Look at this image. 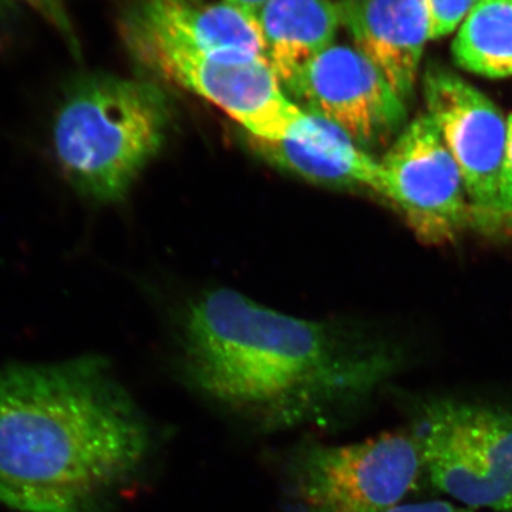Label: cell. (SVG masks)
Segmentation results:
<instances>
[{
  "instance_id": "6da1fadb",
  "label": "cell",
  "mask_w": 512,
  "mask_h": 512,
  "mask_svg": "<svg viewBox=\"0 0 512 512\" xmlns=\"http://www.w3.org/2000/svg\"><path fill=\"white\" fill-rule=\"evenodd\" d=\"M397 365L387 346L342 323L288 315L227 288L192 301L178 336L185 386L264 434L335 427Z\"/></svg>"
},
{
  "instance_id": "7a4b0ae2",
  "label": "cell",
  "mask_w": 512,
  "mask_h": 512,
  "mask_svg": "<svg viewBox=\"0 0 512 512\" xmlns=\"http://www.w3.org/2000/svg\"><path fill=\"white\" fill-rule=\"evenodd\" d=\"M156 439L104 357L0 369V507L109 510L148 467Z\"/></svg>"
},
{
  "instance_id": "3957f363",
  "label": "cell",
  "mask_w": 512,
  "mask_h": 512,
  "mask_svg": "<svg viewBox=\"0 0 512 512\" xmlns=\"http://www.w3.org/2000/svg\"><path fill=\"white\" fill-rule=\"evenodd\" d=\"M171 119V101L156 83L77 74L64 84L50 124L60 174L86 200H123L163 148Z\"/></svg>"
},
{
  "instance_id": "277c9868",
  "label": "cell",
  "mask_w": 512,
  "mask_h": 512,
  "mask_svg": "<svg viewBox=\"0 0 512 512\" xmlns=\"http://www.w3.org/2000/svg\"><path fill=\"white\" fill-rule=\"evenodd\" d=\"M121 39L137 64L197 94L228 114L249 137L284 140L309 120L285 92L264 56L214 53L136 23H119Z\"/></svg>"
},
{
  "instance_id": "5b68a950",
  "label": "cell",
  "mask_w": 512,
  "mask_h": 512,
  "mask_svg": "<svg viewBox=\"0 0 512 512\" xmlns=\"http://www.w3.org/2000/svg\"><path fill=\"white\" fill-rule=\"evenodd\" d=\"M423 474L410 430L348 444L305 440L286 457L282 491L289 512H389L416 490Z\"/></svg>"
},
{
  "instance_id": "8992f818",
  "label": "cell",
  "mask_w": 512,
  "mask_h": 512,
  "mask_svg": "<svg viewBox=\"0 0 512 512\" xmlns=\"http://www.w3.org/2000/svg\"><path fill=\"white\" fill-rule=\"evenodd\" d=\"M410 431L424 473L471 510L512 512V412L493 404L430 397L414 404Z\"/></svg>"
},
{
  "instance_id": "52a82bcc",
  "label": "cell",
  "mask_w": 512,
  "mask_h": 512,
  "mask_svg": "<svg viewBox=\"0 0 512 512\" xmlns=\"http://www.w3.org/2000/svg\"><path fill=\"white\" fill-rule=\"evenodd\" d=\"M384 194L421 241L443 244L470 220L463 177L429 114L406 124L382 160Z\"/></svg>"
},
{
  "instance_id": "ba28073f",
  "label": "cell",
  "mask_w": 512,
  "mask_h": 512,
  "mask_svg": "<svg viewBox=\"0 0 512 512\" xmlns=\"http://www.w3.org/2000/svg\"><path fill=\"white\" fill-rule=\"evenodd\" d=\"M423 94L427 114L463 177L473 217L484 224L500 221L507 119L477 87L440 66L427 67Z\"/></svg>"
},
{
  "instance_id": "9c48e42d",
  "label": "cell",
  "mask_w": 512,
  "mask_h": 512,
  "mask_svg": "<svg viewBox=\"0 0 512 512\" xmlns=\"http://www.w3.org/2000/svg\"><path fill=\"white\" fill-rule=\"evenodd\" d=\"M284 89L303 111L342 128L363 148L392 140L407 124L406 104L356 47H328Z\"/></svg>"
},
{
  "instance_id": "30bf717a",
  "label": "cell",
  "mask_w": 512,
  "mask_h": 512,
  "mask_svg": "<svg viewBox=\"0 0 512 512\" xmlns=\"http://www.w3.org/2000/svg\"><path fill=\"white\" fill-rule=\"evenodd\" d=\"M336 5L356 49L406 103L413 96L424 46L430 40L426 0H339Z\"/></svg>"
},
{
  "instance_id": "8fae6325",
  "label": "cell",
  "mask_w": 512,
  "mask_h": 512,
  "mask_svg": "<svg viewBox=\"0 0 512 512\" xmlns=\"http://www.w3.org/2000/svg\"><path fill=\"white\" fill-rule=\"evenodd\" d=\"M301 133L284 140L248 137L249 146L265 161L326 187L367 188L384 194L380 161L370 156L342 128L309 114Z\"/></svg>"
},
{
  "instance_id": "7c38bea8",
  "label": "cell",
  "mask_w": 512,
  "mask_h": 512,
  "mask_svg": "<svg viewBox=\"0 0 512 512\" xmlns=\"http://www.w3.org/2000/svg\"><path fill=\"white\" fill-rule=\"evenodd\" d=\"M120 20L208 52L266 57L256 19L231 6L200 0H127Z\"/></svg>"
},
{
  "instance_id": "4fadbf2b",
  "label": "cell",
  "mask_w": 512,
  "mask_h": 512,
  "mask_svg": "<svg viewBox=\"0 0 512 512\" xmlns=\"http://www.w3.org/2000/svg\"><path fill=\"white\" fill-rule=\"evenodd\" d=\"M255 19L282 86L333 45L342 25L332 0H268Z\"/></svg>"
},
{
  "instance_id": "5bb4252c",
  "label": "cell",
  "mask_w": 512,
  "mask_h": 512,
  "mask_svg": "<svg viewBox=\"0 0 512 512\" xmlns=\"http://www.w3.org/2000/svg\"><path fill=\"white\" fill-rule=\"evenodd\" d=\"M453 56L477 76H512V0H478L458 30Z\"/></svg>"
},
{
  "instance_id": "9a60e30c",
  "label": "cell",
  "mask_w": 512,
  "mask_h": 512,
  "mask_svg": "<svg viewBox=\"0 0 512 512\" xmlns=\"http://www.w3.org/2000/svg\"><path fill=\"white\" fill-rule=\"evenodd\" d=\"M23 3L33 12L37 13L47 25L52 26L57 35L62 37L63 42L69 47L74 57H80V42L77 39L76 30L73 28L69 10L64 5V0H13Z\"/></svg>"
},
{
  "instance_id": "2e32d148",
  "label": "cell",
  "mask_w": 512,
  "mask_h": 512,
  "mask_svg": "<svg viewBox=\"0 0 512 512\" xmlns=\"http://www.w3.org/2000/svg\"><path fill=\"white\" fill-rule=\"evenodd\" d=\"M477 2L478 0H426L430 40L453 33Z\"/></svg>"
},
{
  "instance_id": "e0dca14e",
  "label": "cell",
  "mask_w": 512,
  "mask_h": 512,
  "mask_svg": "<svg viewBox=\"0 0 512 512\" xmlns=\"http://www.w3.org/2000/svg\"><path fill=\"white\" fill-rule=\"evenodd\" d=\"M500 204L503 217H512V114L507 119V143L500 177Z\"/></svg>"
},
{
  "instance_id": "ac0fdd59",
  "label": "cell",
  "mask_w": 512,
  "mask_h": 512,
  "mask_svg": "<svg viewBox=\"0 0 512 512\" xmlns=\"http://www.w3.org/2000/svg\"><path fill=\"white\" fill-rule=\"evenodd\" d=\"M389 512H476L464 505L444 500L421 501V503H403Z\"/></svg>"
},
{
  "instance_id": "d6986e66",
  "label": "cell",
  "mask_w": 512,
  "mask_h": 512,
  "mask_svg": "<svg viewBox=\"0 0 512 512\" xmlns=\"http://www.w3.org/2000/svg\"><path fill=\"white\" fill-rule=\"evenodd\" d=\"M200 2L231 6V8L237 9L239 12L245 13V15L255 19L259 10L264 8L268 0H200Z\"/></svg>"
},
{
  "instance_id": "ffe728a7",
  "label": "cell",
  "mask_w": 512,
  "mask_h": 512,
  "mask_svg": "<svg viewBox=\"0 0 512 512\" xmlns=\"http://www.w3.org/2000/svg\"><path fill=\"white\" fill-rule=\"evenodd\" d=\"M2 28V26H0ZM0 37H2V29H0Z\"/></svg>"
}]
</instances>
